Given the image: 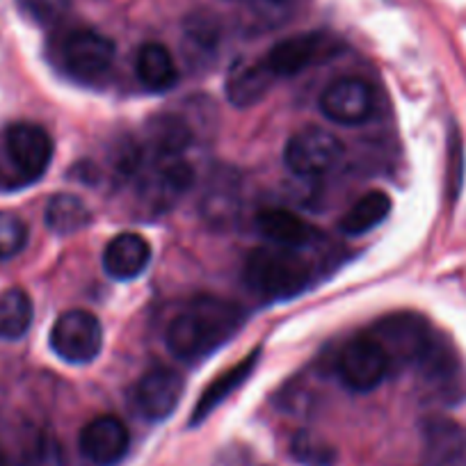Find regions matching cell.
<instances>
[{
	"label": "cell",
	"mask_w": 466,
	"mask_h": 466,
	"mask_svg": "<svg viewBox=\"0 0 466 466\" xmlns=\"http://www.w3.org/2000/svg\"><path fill=\"white\" fill-rule=\"evenodd\" d=\"M245 322V311L228 299L201 295L192 299L165 331V343L177 360L195 364L222 348L231 336L238 334Z\"/></svg>",
	"instance_id": "obj_1"
},
{
	"label": "cell",
	"mask_w": 466,
	"mask_h": 466,
	"mask_svg": "<svg viewBox=\"0 0 466 466\" xmlns=\"http://www.w3.org/2000/svg\"><path fill=\"white\" fill-rule=\"evenodd\" d=\"M243 279L252 293L272 302L302 293L311 284L313 266L302 249L268 245L249 254L245 261Z\"/></svg>",
	"instance_id": "obj_2"
},
{
	"label": "cell",
	"mask_w": 466,
	"mask_h": 466,
	"mask_svg": "<svg viewBox=\"0 0 466 466\" xmlns=\"http://www.w3.org/2000/svg\"><path fill=\"white\" fill-rule=\"evenodd\" d=\"M53 60L76 83H101L115 65V44L94 28H71L53 44Z\"/></svg>",
	"instance_id": "obj_3"
},
{
	"label": "cell",
	"mask_w": 466,
	"mask_h": 466,
	"mask_svg": "<svg viewBox=\"0 0 466 466\" xmlns=\"http://www.w3.org/2000/svg\"><path fill=\"white\" fill-rule=\"evenodd\" d=\"M369 331L387 352L391 375L419 364L434 339V329L430 327V322L411 311L389 313V316L380 318Z\"/></svg>",
	"instance_id": "obj_4"
},
{
	"label": "cell",
	"mask_w": 466,
	"mask_h": 466,
	"mask_svg": "<svg viewBox=\"0 0 466 466\" xmlns=\"http://www.w3.org/2000/svg\"><path fill=\"white\" fill-rule=\"evenodd\" d=\"M336 370L350 391L369 393L378 389L387 380V375H391V364L373 334L361 331L343 345Z\"/></svg>",
	"instance_id": "obj_5"
},
{
	"label": "cell",
	"mask_w": 466,
	"mask_h": 466,
	"mask_svg": "<svg viewBox=\"0 0 466 466\" xmlns=\"http://www.w3.org/2000/svg\"><path fill=\"white\" fill-rule=\"evenodd\" d=\"M419 378L428 396L446 405H455L466 396V378L455 348L441 336L434 334L428 352L416 364Z\"/></svg>",
	"instance_id": "obj_6"
},
{
	"label": "cell",
	"mask_w": 466,
	"mask_h": 466,
	"mask_svg": "<svg viewBox=\"0 0 466 466\" xmlns=\"http://www.w3.org/2000/svg\"><path fill=\"white\" fill-rule=\"evenodd\" d=\"M51 348L66 364H89L103 348L101 322L83 309L62 313L51 329Z\"/></svg>",
	"instance_id": "obj_7"
},
{
	"label": "cell",
	"mask_w": 466,
	"mask_h": 466,
	"mask_svg": "<svg viewBox=\"0 0 466 466\" xmlns=\"http://www.w3.org/2000/svg\"><path fill=\"white\" fill-rule=\"evenodd\" d=\"M343 154V145L334 133L309 127L295 133L284 149L286 167L302 178L322 177L336 167Z\"/></svg>",
	"instance_id": "obj_8"
},
{
	"label": "cell",
	"mask_w": 466,
	"mask_h": 466,
	"mask_svg": "<svg viewBox=\"0 0 466 466\" xmlns=\"http://www.w3.org/2000/svg\"><path fill=\"white\" fill-rule=\"evenodd\" d=\"M3 151L19 181H37L53 160V140L42 127L28 122L12 124L5 131Z\"/></svg>",
	"instance_id": "obj_9"
},
{
	"label": "cell",
	"mask_w": 466,
	"mask_h": 466,
	"mask_svg": "<svg viewBox=\"0 0 466 466\" xmlns=\"http://www.w3.org/2000/svg\"><path fill=\"white\" fill-rule=\"evenodd\" d=\"M136 172H140V195L154 206L156 210L169 208L177 199H181L187 190L192 187L195 181V172L190 165L181 158H160V156H151L149 165L137 163Z\"/></svg>",
	"instance_id": "obj_10"
},
{
	"label": "cell",
	"mask_w": 466,
	"mask_h": 466,
	"mask_svg": "<svg viewBox=\"0 0 466 466\" xmlns=\"http://www.w3.org/2000/svg\"><path fill=\"white\" fill-rule=\"evenodd\" d=\"M339 53V44L322 33L295 35V37L281 39L261 57L275 78H293L302 74L309 66L322 60H329Z\"/></svg>",
	"instance_id": "obj_11"
},
{
	"label": "cell",
	"mask_w": 466,
	"mask_h": 466,
	"mask_svg": "<svg viewBox=\"0 0 466 466\" xmlns=\"http://www.w3.org/2000/svg\"><path fill=\"white\" fill-rule=\"evenodd\" d=\"M183 396V380L177 370L167 366H156L147 370L131 391V402L137 414L147 420L169 419Z\"/></svg>",
	"instance_id": "obj_12"
},
{
	"label": "cell",
	"mask_w": 466,
	"mask_h": 466,
	"mask_svg": "<svg viewBox=\"0 0 466 466\" xmlns=\"http://www.w3.org/2000/svg\"><path fill=\"white\" fill-rule=\"evenodd\" d=\"M375 96L373 89L366 80L348 76L339 78L325 87L320 94V110L322 115L334 124L343 127H357L364 124L373 115Z\"/></svg>",
	"instance_id": "obj_13"
},
{
	"label": "cell",
	"mask_w": 466,
	"mask_h": 466,
	"mask_svg": "<svg viewBox=\"0 0 466 466\" xmlns=\"http://www.w3.org/2000/svg\"><path fill=\"white\" fill-rule=\"evenodd\" d=\"M128 430L116 416H96L80 432V452L96 466H115L127 457Z\"/></svg>",
	"instance_id": "obj_14"
},
{
	"label": "cell",
	"mask_w": 466,
	"mask_h": 466,
	"mask_svg": "<svg viewBox=\"0 0 466 466\" xmlns=\"http://www.w3.org/2000/svg\"><path fill=\"white\" fill-rule=\"evenodd\" d=\"M151 263V245L140 233L124 231L103 249V268L116 281H131L145 275Z\"/></svg>",
	"instance_id": "obj_15"
},
{
	"label": "cell",
	"mask_w": 466,
	"mask_h": 466,
	"mask_svg": "<svg viewBox=\"0 0 466 466\" xmlns=\"http://www.w3.org/2000/svg\"><path fill=\"white\" fill-rule=\"evenodd\" d=\"M257 228L270 245L289 249H304L316 240V228L299 215L286 208L261 210L257 218Z\"/></svg>",
	"instance_id": "obj_16"
},
{
	"label": "cell",
	"mask_w": 466,
	"mask_h": 466,
	"mask_svg": "<svg viewBox=\"0 0 466 466\" xmlns=\"http://www.w3.org/2000/svg\"><path fill=\"white\" fill-rule=\"evenodd\" d=\"M240 206H243V197H240V181L233 177V172L224 174V177L210 178L208 187L204 192V201H201V213L208 219L213 228H228L236 224L240 218Z\"/></svg>",
	"instance_id": "obj_17"
},
{
	"label": "cell",
	"mask_w": 466,
	"mask_h": 466,
	"mask_svg": "<svg viewBox=\"0 0 466 466\" xmlns=\"http://www.w3.org/2000/svg\"><path fill=\"white\" fill-rule=\"evenodd\" d=\"M275 80L277 78L270 74L263 60L240 62L228 74L224 92H227L228 103H233L236 107H249L270 92Z\"/></svg>",
	"instance_id": "obj_18"
},
{
	"label": "cell",
	"mask_w": 466,
	"mask_h": 466,
	"mask_svg": "<svg viewBox=\"0 0 466 466\" xmlns=\"http://www.w3.org/2000/svg\"><path fill=\"white\" fill-rule=\"evenodd\" d=\"M136 74L140 83L151 92H167L178 80V69L167 46L149 42L137 51Z\"/></svg>",
	"instance_id": "obj_19"
},
{
	"label": "cell",
	"mask_w": 466,
	"mask_h": 466,
	"mask_svg": "<svg viewBox=\"0 0 466 466\" xmlns=\"http://www.w3.org/2000/svg\"><path fill=\"white\" fill-rule=\"evenodd\" d=\"M192 145V131L181 116L160 115L151 119L147 128V149L151 156L160 158H174L183 156V151Z\"/></svg>",
	"instance_id": "obj_20"
},
{
	"label": "cell",
	"mask_w": 466,
	"mask_h": 466,
	"mask_svg": "<svg viewBox=\"0 0 466 466\" xmlns=\"http://www.w3.org/2000/svg\"><path fill=\"white\" fill-rule=\"evenodd\" d=\"M258 355H261V350L252 352V355L245 357L238 366H233L231 370H227L224 375H219V378L215 380V382L210 384L204 393H201L199 402H197L195 411H192L190 425L201 423L206 416H210V411H213L215 407L222 405V402L227 400V398L231 396V393L236 391V389H238L240 384L249 378V375H252V370L257 369V364H258Z\"/></svg>",
	"instance_id": "obj_21"
},
{
	"label": "cell",
	"mask_w": 466,
	"mask_h": 466,
	"mask_svg": "<svg viewBox=\"0 0 466 466\" xmlns=\"http://www.w3.org/2000/svg\"><path fill=\"white\" fill-rule=\"evenodd\" d=\"M425 441L434 466H451L466 455V432L452 420H430L425 425Z\"/></svg>",
	"instance_id": "obj_22"
},
{
	"label": "cell",
	"mask_w": 466,
	"mask_h": 466,
	"mask_svg": "<svg viewBox=\"0 0 466 466\" xmlns=\"http://www.w3.org/2000/svg\"><path fill=\"white\" fill-rule=\"evenodd\" d=\"M389 213H391V197L382 190H370L350 206L340 219V231L345 236H364L370 228L382 224Z\"/></svg>",
	"instance_id": "obj_23"
},
{
	"label": "cell",
	"mask_w": 466,
	"mask_h": 466,
	"mask_svg": "<svg viewBox=\"0 0 466 466\" xmlns=\"http://www.w3.org/2000/svg\"><path fill=\"white\" fill-rule=\"evenodd\" d=\"M33 316V299L24 289H7L0 293V339L16 340L28 334Z\"/></svg>",
	"instance_id": "obj_24"
},
{
	"label": "cell",
	"mask_w": 466,
	"mask_h": 466,
	"mask_svg": "<svg viewBox=\"0 0 466 466\" xmlns=\"http://www.w3.org/2000/svg\"><path fill=\"white\" fill-rule=\"evenodd\" d=\"M89 224V210L78 197L56 195L46 204V227L57 236H74Z\"/></svg>",
	"instance_id": "obj_25"
},
{
	"label": "cell",
	"mask_w": 466,
	"mask_h": 466,
	"mask_svg": "<svg viewBox=\"0 0 466 466\" xmlns=\"http://www.w3.org/2000/svg\"><path fill=\"white\" fill-rule=\"evenodd\" d=\"M290 455L304 466H334L336 448L313 432H298L290 441Z\"/></svg>",
	"instance_id": "obj_26"
},
{
	"label": "cell",
	"mask_w": 466,
	"mask_h": 466,
	"mask_svg": "<svg viewBox=\"0 0 466 466\" xmlns=\"http://www.w3.org/2000/svg\"><path fill=\"white\" fill-rule=\"evenodd\" d=\"M28 245V227L21 218L0 210V261L15 258Z\"/></svg>",
	"instance_id": "obj_27"
},
{
	"label": "cell",
	"mask_w": 466,
	"mask_h": 466,
	"mask_svg": "<svg viewBox=\"0 0 466 466\" xmlns=\"http://www.w3.org/2000/svg\"><path fill=\"white\" fill-rule=\"evenodd\" d=\"M448 195L451 199H457L461 187V177H464V149H461V140L457 131H451V145H448Z\"/></svg>",
	"instance_id": "obj_28"
},
{
	"label": "cell",
	"mask_w": 466,
	"mask_h": 466,
	"mask_svg": "<svg viewBox=\"0 0 466 466\" xmlns=\"http://www.w3.org/2000/svg\"><path fill=\"white\" fill-rule=\"evenodd\" d=\"M30 16L39 24H53L69 10L71 0H21Z\"/></svg>",
	"instance_id": "obj_29"
},
{
	"label": "cell",
	"mask_w": 466,
	"mask_h": 466,
	"mask_svg": "<svg viewBox=\"0 0 466 466\" xmlns=\"http://www.w3.org/2000/svg\"><path fill=\"white\" fill-rule=\"evenodd\" d=\"M0 466H10V461H7L5 455H0Z\"/></svg>",
	"instance_id": "obj_30"
}]
</instances>
